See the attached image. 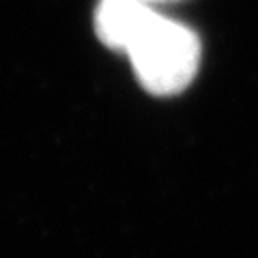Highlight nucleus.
Instances as JSON below:
<instances>
[{"label": "nucleus", "mask_w": 258, "mask_h": 258, "mask_svg": "<svg viewBox=\"0 0 258 258\" xmlns=\"http://www.w3.org/2000/svg\"><path fill=\"white\" fill-rule=\"evenodd\" d=\"M147 3H153V0H147Z\"/></svg>", "instance_id": "7ed1b4c3"}, {"label": "nucleus", "mask_w": 258, "mask_h": 258, "mask_svg": "<svg viewBox=\"0 0 258 258\" xmlns=\"http://www.w3.org/2000/svg\"><path fill=\"white\" fill-rule=\"evenodd\" d=\"M127 54L140 84L166 97L191 84L200 64V41L187 26L155 13Z\"/></svg>", "instance_id": "f257e3e1"}, {"label": "nucleus", "mask_w": 258, "mask_h": 258, "mask_svg": "<svg viewBox=\"0 0 258 258\" xmlns=\"http://www.w3.org/2000/svg\"><path fill=\"white\" fill-rule=\"evenodd\" d=\"M155 18L147 0H101L95 11V32L112 50L127 52Z\"/></svg>", "instance_id": "f03ea898"}]
</instances>
